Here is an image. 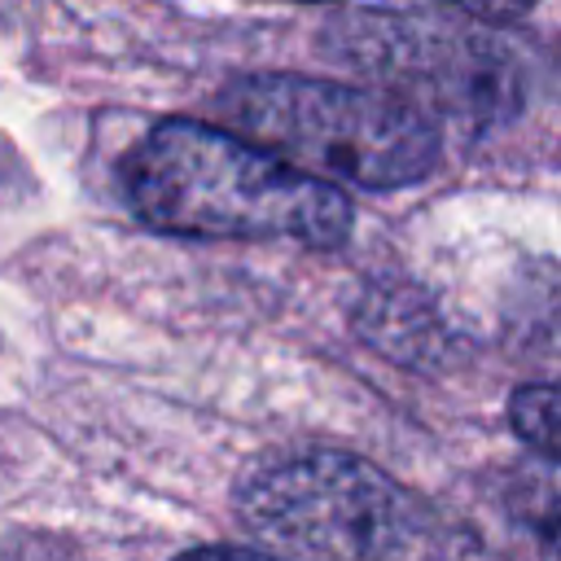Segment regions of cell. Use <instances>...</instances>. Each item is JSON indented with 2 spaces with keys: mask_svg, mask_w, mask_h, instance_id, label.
<instances>
[{
  "mask_svg": "<svg viewBox=\"0 0 561 561\" xmlns=\"http://www.w3.org/2000/svg\"><path fill=\"white\" fill-rule=\"evenodd\" d=\"M298 4H329V0H298Z\"/></svg>",
  "mask_w": 561,
  "mask_h": 561,
  "instance_id": "9c48e42d",
  "label": "cell"
},
{
  "mask_svg": "<svg viewBox=\"0 0 561 561\" xmlns=\"http://www.w3.org/2000/svg\"><path fill=\"white\" fill-rule=\"evenodd\" d=\"M127 197L149 228L180 237H294L337 245L351 202L276 153L188 118L158 123L127 158Z\"/></svg>",
  "mask_w": 561,
  "mask_h": 561,
  "instance_id": "6da1fadb",
  "label": "cell"
},
{
  "mask_svg": "<svg viewBox=\"0 0 561 561\" xmlns=\"http://www.w3.org/2000/svg\"><path fill=\"white\" fill-rule=\"evenodd\" d=\"M324 44L329 57L456 114H504L522 83L508 48L465 22L421 13H346L329 26Z\"/></svg>",
  "mask_w": 561,
  "mask_h": 561,
  "instance_id": "277c9868",
  "label": "cell"
},
{
  "mask_svg": "<svg viewBox=\"0 0 561 561\" xmlns=\"http://www.w3.org/2000/svg\"><path fill=\"white\" fill-rule=\"evenodd\" d=\"M224 114L280 162L355 188H403L434 171L430 118L390 92L302 75H250L224 92Z\"/></svg>",
  "mask_w": 561,
  "mask_h": 561,
  "instance_id": "7a4b0ae2",
  "label": "cell"
},
{
  "mask_svg": "<svg viewBox=\"0 0 561 561\" xmlns=\"http://www.w3.org/2000/svg\"><path fill=\"white\" fill-rule=\"evenodd\" d=\"M508 416L517 438H526L548 460H561V381L517 390L508 403Z\"/></svg>",
  "mask_w": 561,
  "mask_h": 561,
  "instance_id": "8992f818",
  "label": "cell"
},
{
  "mask_svg": "<svg viewBox=\"0 0 561 561\" xmlns=\"http://www.w3.org/2000/svg\"><path fill=\"white\" fill-rule=\"evenodd\" d=\"M241 522L307 561H434L438 517L377 465L302 451L259 465L237 495Z\"/></svg>",
  "mask_w": 561,
  "mask_h": 561,
  "instance_id": "3957f363",
  "label": "cell"
},
{
  "mask_svg": "<svg viewBox=\"0 0 561 561\" xmlns=\"http://www.w3.org/2000/svg\"><path fill=\"white\" fill-rule=\"evenodd\" d=\"M175 561H280L272 552H254V548H193Z\"/></svg>",
  "mask_w": 561,
  "mask_h": 561,
  "instance_id": "ba28073f",
  "label": "cell"
},
{
  "mask_svg": "<svg viewBox=\"0 0 561 561\" xmlns=\"http://www.w3.org/2000/svg\"><path fill=\"white\" fill-rule=\"evenodd\" d=\"M508 508L561 552V460H526L508 473Z\"/></svg>",
  "mask_w": 561,
  "mask_h": 561,
  "instance_id": "5b68a950",
  "label": "cell"
},
{
  "mask_svg": "<svg viewBox=\"0 0 561 561\" xmlns=\"http://www.w3.org/2000/svg\"><path fill=\"white\" fill-rule=\"evenodd\" d=\"M443 4H451L478 22H508V18H522L535 9V0H443Z\"/></svg>",
  "mask_w": 561,
  "mask_h": 561,
  "instance_id": "52a82bcc",
  "label": "cell"
}]
</instances>
